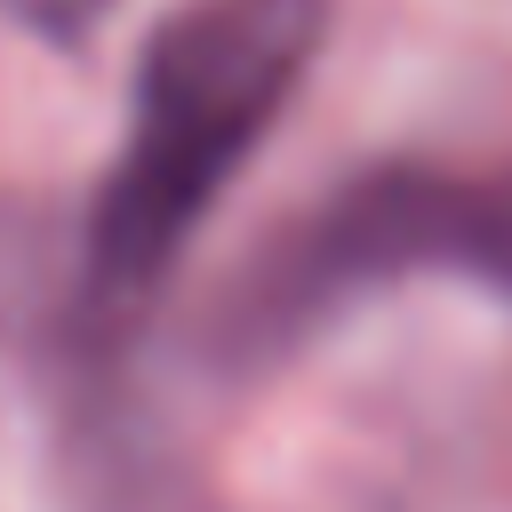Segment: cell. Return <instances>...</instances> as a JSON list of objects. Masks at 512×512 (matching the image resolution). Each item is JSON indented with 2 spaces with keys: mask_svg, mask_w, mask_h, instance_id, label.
<instances>
[{
  "mask_svg": "<svg viewBox=\"0 0 512 512\" xmlns=\"http://www.w3.org/2000/svg\"><path fill=\"white\" fill-rule=\"evenodd\" d=\"M400 280H480L512 304V160H368L256 240L200 320V352L224 376L288 360L344 304Z\"/></svg>",
  "mask_w": 512,
  "mask_h": 512,
  "instance_id": "cell-2",
  "label": "cell"
},
{
  "mask_svg": "<svg viewBox=\"0 0 512 512\" xmlns=\"http://www.w3.org/2000/svg\"><path fill=\"white\" fill-rule=\"evenodd\" d=\"M104 16H112V0H0V24L40 48H88Z\"/></svg>",
  "mask_w": 512,
  "mask_h": 512,
  "instance_id": "cell-4",
  "label": "cell"
},
{
  "mask_svg": "<svg viewBox=\"0 0 512 512\" xmlns=\"http://www.w3.org/2000/svg\"><path fill=\"white\" fill-rule=\"evenodd\" d=\"M328 40V0H184L136 56L128 136L80 208L72 360L104 368L144 328L176 256L288 112Z\"/></svg>",
  "mask_w": 512,
  "mask_h": 512,
  "instance_id": "cell-1",
  "label": "cell"
},
{
  "mask_svg": "<svg viewBox=\"0 0 512 512\" xmlns=\"http://www.w3.org/2000/svg\"><path fill=\"white\" fill-rule=\"evenodd\" d=\"M80 320V232L32 192H0V344L72 352Z\"/></svg>",
  "mask_w": 512,
  "mask_h": 512,
  "instance_id": "cell-3",
  "label": "cell"
}]
</instances>
